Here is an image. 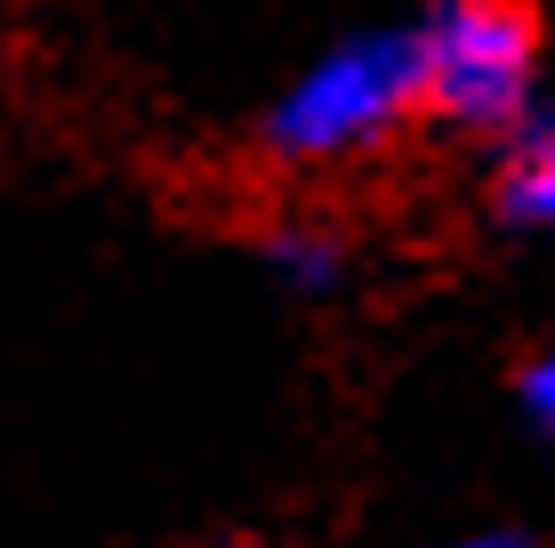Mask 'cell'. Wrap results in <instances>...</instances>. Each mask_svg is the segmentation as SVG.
I'll return each instance as SVG.
<instances>
[{
    "label": "cell",
    "instance_id": "6",
    "mask_svg": "<svg viewBox=\"0 0 555 548\" xmlns=\"http://www.w3.org/2000/svg\"><path fill=\"white\" fill-rule=\"evenodd\" d=\"M411 548H540L524 524H451V533H427Z\"/></svg>",
    "mask_w": 555,
    "mask_h": 548
},
{
    "label": "cell",
    "instance_id": "7",
    "mask_svg": "<svg viewBox=\"0 0 555 548\" xmlns=\"http://www.w3.org/2000/svg\"><path fill=\"white\" fill-rule=\"evenodd\" d=\"M178 548H266L258 533H202V540H178Z\"/></svg>",
    "mask_w": 555,
    "mask_h": 548
},
{
    "label": "cell",
    "instance_id": "3",
    "mask_svg": "<svg viewBox=\"0 0 555 548\" xmlns=\"http://www.w3.org/2000/svg\"><path fill=\"white\" fill-rule=\"evenodd\" d=\"M250 251H258V275L274 282L291 307H338V298L362 291V267H371L362 234L331 202H291V211H274L258 226Z\"/></svg>",
    "mask_w": 555,
    "mask_h": 548
},
{
    "label": "cell",
    "instance_id": "4",
    "mask_svg": "<svg viewBox=\"0 0 555 548\" xmlns=\"http://www.w3.org/2000/svg\"><path fill=\"white\" fill-rule=\"evenodd\" d=\"M483 202H491V226H500L507 242L555 258V98L531 113L515 138L491 145Z\"/></svg>",
    "mask_w": 555,
    "mask_h": 548
},
{
    "label": "cell",
    "instance_id": "1",
    "mask_svg": "<svg viewBox=\"0 0 555 548\" xmlns=\"http://www.w3.org/2000/svg\"><path fill=\"white\" fill-rule=\"evenodd\" d=\"M411 129H427L411 16H362L274 81V98L258 105V162L291 186H331L387 162Z\"/></svg>",
    "mask_w": 555,
    "mask_h": 548
},
{
    "label": "cell",
    "instance_id": "5",
    "mask_svg": "<svg viewBox=\"0 0 555 548\" xmlns=\"http://www.w3.org/2000/svg\"><path fill=\"white\" fill-rule=\"evenodd\" d=\"M507 411H515V428L555 460V339H540V347L507 371Z\"/></svg>",
    "mask_w": 555,
    "mask_h": 548
},
{
    "label": "cell",
    "instance_id": "2",
    "mask_svg": "<svg viewBox=\"0 0 555 548\" xmlns=\"http://www.w3.org/2000/svg\"><path fill=\"white\" fill-rule=\"evenodd\" d=\"M418 113L467 145H500L547 105V33L531 0H418Z\"/></svg>",
    "mask_w": 555,
    "mask_h": 548
}]
</instances>
